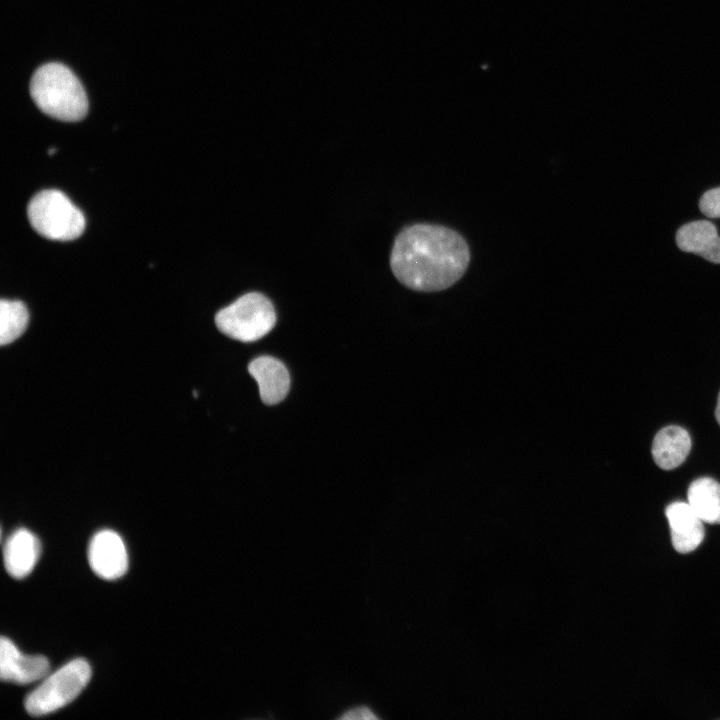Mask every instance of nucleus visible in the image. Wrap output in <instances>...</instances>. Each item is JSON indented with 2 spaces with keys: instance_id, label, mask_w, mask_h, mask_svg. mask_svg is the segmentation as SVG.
<instances>
[{
  "instance_id": "9b49d317",
  "label": "nucleus",
  "mask_w": 720,
  "mask_h": 720,
  "mask_svg": "<svg viewBox=\"0 0 720 720\" xmlns=\"http://www.w3.org/2000/svg\"><path fill=\"white\" fill-rule=\"evenodd\" d=\"M690 448L689 433L680 426L671 425L656 434L651 451L655 463L660 468L671 470L685 461Z\"/></svg>"
},
{
  "instance_id": "a211bd4d",
  "label": "nucleus",
  "mask_w": 720,
  "mask_h": 720,
  "mask_svg": "<svg viewBox=\"0 0 720 720\" xmlns=\"http://www.w3.org/2000/svg\"><path fill=\"white\" fill-rule=\"evenodd\" d=\"M715 416L717 419L718 424L720 425V393L718 395V401L715 409Z\"/></svg>"
},
{
  "instance_id": "dca6fc26",
  "label": "nucleus",
  "mask_w": 720,
  "mask_h": 720,
  "mask_svg": "<svg viewBox=\"0 0 720 720\" xmlns=\"http://www.w3.org/2000/svg\"><path fill=\"white\" fill-rule=\"evenodd\" d=\"M338 719H379V717L374 713V711L367 705H357L354 707H351L341 713V715L338 717Z\"/></svg>"
},
{
  "instance_id": "7ed1b4c3",
  "label": "nucleus",
  "mask_w": 720,
  "mask_h": 720,
  "mask_svg": "<svg viewBox=\"0 0 720 720\" xmlns=\"http://www.w3.org/2000/svg\"><path fill=\"white\" fill-rule=\"evenodd\" d=\"M27 215L32 228L50 240H74L85 229L83 213L56 189L37 193L27 206Z\"/></svg>"
},
{
  "instance_id": "f8f14e48",
  "label": "nucleus",
  "mask_w": 720,
  "mask_h": 720,
  "mask_svg": "<svg viewBox=\"0 0 720 720\" xmlns=\"http://www.w3.org/2000/svg\"><path fill=\"white\" fill-rule=\"evenodd\" d=\"M687 499L698 517L709 524H720V484L709 477L694 480L687 491Z\"/></svg>"
},
{
  "instance_id": "20e7f679",
  "label": "nucleus",
  "mask_w": 720,
  "mask_h": 720,
  "mask_svg": "<svg viewBox=\"0 0 720 720\" xmlns=\"http://www.w3.org/2000/svg\"><path fill=\"white\" fill-rule=\"evenodd\" d=\"M92 670L83 658H76L47 675L25 699V709L39 717L55 712L71 703L90 681Z\"/></svg>"
},
{
  "instance_id": "f03ea898",
  "label": "nucleus",
  "mask_w": 720,
  "mask_h": 720,
  "mask_svg": "<svg viewBox=\"0 0 720 720\" xmlns=\"http://www.w3.org/2000/svg\"><path fill=\"white\" fill-rule=\"evenodd\" d=\"M30 95L43 113L61 121L82 120L88 111V99L81 82L61 63H46L35 71Z\"/></svg>"
},
{
  "instance_id": "423d86ee",
  "label": "nucleus",
  "mask_w": 720,
  "mask_h": 720,
  "mask_svg": "<svg viewBox=\"0 0 720 720\" xmlns=\"http://www.w3.org/2000/svg\"><path fill=\"white\" fill-rule=\"evenodd\" d=\"M88 561L93 572L105 580L122 577L127 571L128 555L120 535L108 529L97 532L88 547Z\"/></svg>"
},
{
  "instance_id": "6e6552de",
  "label": "nucleus",
  "mask_w": 720,
  "mask_h": 720,
  "mask_svg": "<svg viewBox=\"0 0 720 720\" xmlns=\"http://www.w3.org/2000/svg\"><path fill=\"white\" fill-rule=\"evenodd\" d=\"M665 514L675 550L679 553H689L695 550L704 539V522L689 503L673 502L667 506Z\"/></svg>"
},
{
  "instance_id": "9d476101",
  "label": "nucleus",
  "mask_w": 720,
  "mask_h": 720,
  "mask_svg": "<svg viewBox=\"0 0 720 720\" xmlns=\"http://www.w3.org/2000/svg\"><path fill=\"white\" fill-rule=\"evenodd\" d=\"M41 553L39 539L29 530L14 531L3 547L4 566L13 578L21 579L31 573Z\"/></svg>"
},
{
  "instance_id": "1a4fd4ad",
  "label": "nucleus",
  "mask_w": 720,
  "mask_h": 720,
  "mask_svg": "<svg viewBox=\"0 0 720 720\" xmlns=\"http://www.w3.org/2000/svg\"><path fill=\"white\" fill-rule=\"evenodd\" d=\"M248 371L256 380L263 403L274 405L288 394L290 377L285 365L271 356H260L251 361Z\"/></svg>"
},
{
  "instance_id": "4468645a",
  "label": "nucleus",
  "mask_w": 720,
  "mask_h": 720,
  "mask_svg": "<svg viewBox=\"0 0 720 720\" xmlns=\"http://www.w3.org/2000/svg\"><path fill=\"white\" fill-rule=\"evenodd\" d=\"M28 311L23 302L2 299L0 302V343L7 345L19 338L28 324Z\"/></svg>"
},
{
  "instance_id": "2eb2a0df",
  "label": "nucleus",
  "mask_w": 720,
  "mask_h": 720,
  "mask_svg": "<svg viewBox=\"0 0 720 720\" xmlns=\"http://www.w3.org/2000/svg\"><path fill=\"white\" fill-rule=\"evenodd\" d=\"M699 208L709 218H720V187L706 191L700 198Z\"/></svg>"
},
{
  "instance_id": "ddd939ff",
  "label": "nucleus",
  "mask_w": 720,
  "mask_h": 720,
  "mask_svg": "<svg viewBox=\"0 0 720 720\" xmlns=\"http://www.w3.org/2000/svg\"><path fill=\"white\" fill-rule=\"evenodd\" d=\"M718 236L717 228L712 222L697 220L680 227L676 234V243L682 251L702 256Z\"/></svg>"
},
{
  "instance_id": "0eeeda50",
  "label": "nucleus",
  "mask_w": 720,
  "mask_h": 720,
  "mask_svg": "<svg viewBox=\"0 0 720 720\" xmlns=\"http://www.w3.org/2000/svg\"><path fill=\"white\" fill-rule=\"evenodd\" d=\"M50 663L43 655H25L7 637L0 640V677L2 681L29 684L45 678Z\"/></svg>"
},
{
  "instance_id": "39448f33",
  "label": "nucleus",
  "mask_w": 720,
  "mask_h": 720,
  "mask_svg": "<svg viewBox=\"0 0 720 720\" xmlns=\"http://www.w3.org/2000/svg\"><path fill=\"white\" fill-rule=\"evenodd\" d=\"M215 323L224 335L232 339L254 342L273 329L276 314L266 296L250 292L221 309L215 316Z\"/></svg>"
},
{
  "instance_id": "f3484780",
  "label": "nucleus",
  "mask_w": 720,
  "mask_h": 720,
  "mask_svg": "<svg viewBox=\"0 0 720 720\" xmlns=\"http://www.w3.org/2000/svg\"><path fill=\"white\" fill-rule=\"evenodd\" d=\"M701 257L713 263H720V236Z\"/></svg>"
},
{
  "instance_id": "f257e3e1",
  "label": "nucleus",
  "mask_w": 720,
  "mask_h": 720,
  "mask_svg": "<svg viewBox=\"0 0 720 720\" xmlns=\"http://www.w3.org/2000/svg\"><path fill=\"white\" fill-rule=\"evenodd\" d=\"M470 250L457 231L436 224L418 223L395 238L390 267L405 287L437 292L454 285L466 272Z\"/></svg>"
}]
</instances>
